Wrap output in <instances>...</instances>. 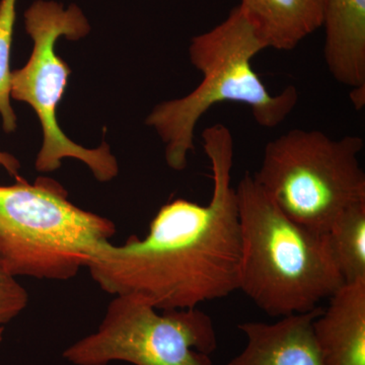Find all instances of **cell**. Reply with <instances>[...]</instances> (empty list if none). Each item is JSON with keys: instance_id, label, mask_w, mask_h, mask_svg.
Masks as SVG:
<instances>
[{"instance_id": "1", "label": "cell", "mask_w": 365, "mask_h": 365, "mask_svg": "<svg viewBox=\"0 0 365 365\" xmlns=\"http://www.w3.org/2000/svg\"><path fill=\"white\" fill-rule=\"evenodd\" d=\"M212 172L206 205L186 199L165 204L143 239L93 250L86 267L107 294H134L155 309H196L239 290L242 239L237 191L232 185L235 144L225 125L202 133Z\"/></svg>"}, {"instance_id": "2", "label": "cell", "mask_w": 365, "mask_h": 365, "mask_svg": "<svg viewBox=\"0 0 365 365\" xmlns=\"http://www.w3.org/2000/svg\"><path fill=\"white\" fill-rule=\"evenodd\" d=\"M237 191L242 254L239 289L269 316L304 314L343 284L326 232L295 222L245 173Z\"/></svg>"}, {"instance_id": "3", "label": "cell", "mask_w": 365, "mask_h": 365, "mask_svg": "<svg viewBox=\"0 0 365 365\" xmlns=\"http://www.w3.org/2000/svg\"><path fill=\"white\" fill-rule=\"evenodd\" d=\"M267 49L239 6L212 30L195 36L189 46L192 66L202 81L189 95L155 106L146 118L165 143L168 165L184 170L194 150L199 120L220 103H237L251 109L255 121L265 128L282 124L299 102V91L287 86L272 95L252 66L257 54Z\"/></svg>"}, {"instance_id": "4", "label": "cell", "mask_w": 365, "mask_h": 365, "mask_svg": "<svg viewBox=\"0 0 365 365\" xmlns=\"http://www.w3.org/2000/svg\"><path fill=\"white\" fill-rule=\"evenodd\" d=\"M116 230L108 218L72 204L54 180L30 184L19 177L0 186V260L16 277L71 279Z\"/></svg>"}, {"instance_id": "5", "label": "cell", "mask_w": 365, "mask_h": 365, "mask_svg": "<svg viewBox=\"0 0 365 365\" xmlns=\"http://www.w3.org/2000/svg\"><path fill=\"white\" fill-rule=\"evenodd\" d=\"M364 148L360 136L292 129L266 144L253 177L285 215L327 232L343 211L365 202Z\"/></svg>"}, {"instance_id": "6", "label": "cell", "mask_w": 365, "mask_h": 365, "mask_svg": "<svg viewBox=\"0 0 365 365\" xmlns=\"http://www.w3.org/2000/svg\"><path fill=\"white\" fill-rule=\"evenodd\" d=\"M24 19L26 32L33 40V51L25 66L11 71V96L30 105L39 118L43 143L36 169L54 172L61 167L63 158H78L98 181H111L119 168L109 145L104 143L90 150L74 143L62 132L56 117L71 71L55 52V45L61 37L71 41L86 37L91 32L88 19L76 4L64 9L63 4L53 0H36Z\"/></svg>"}, {"instance_id": "7", "label": "cell", "mask_w": 365, "mask_h": 365, "mask_svg": "<svg viewBox=\"0 0 365 365\" xmlns=\"http://www.w3.org/2000/svg\"><path fill=\"white\" fill-rule=\"evenodd\" d=\"M158 309L134 294L115 295L97 331L63 352L74 365H212V319L199 309Z\"/></svg>"}, {"instance_id": "8", "label": "cell", "mask_w": 365, "mask_h": 365, "mask_svg": "<svg viewBox=\"0 0 365 365\" xmlns=\"http://www.w3.org/2000/svg\"><path fill=\"white\" fill-rule=\"evenodd\" d=\"M322 311L319 307L307 313L283 317L273 324H240L247 344L227 365H325L313 330L314 319Z\"/></svg>"}, {"instance_id": "9", "label": "cell", "mask_w": 365, "mask_h": 365, "mask_svg": "<svg viewBox=\"0 0 365 365\" xmlns=\"http://www.w3.org/2000/svg\"><path fill=\"white\" fill-rule=\"evenodd\" d=\"M324 55L338 83L351 88L355 109L365 105V0H326Z\"/></svg>"}, {"instance_id": "10", "label": "cell", "mask_w": 365, "mask_h": 365, "mask_svg": "<svg viewBox=\"0 0 365 365\" xmlns=\"http://www.w3.org/2000/svg\"><path fill=\"white\" fill-rule=\"evenodd\" d=\"M314 340L325 365H365V280L344 283L314 319Z\"/></svg>"}, {"instance_id": "11", "label": "cell", "mask_w": 365, "mask_h": 365, "mask_svg": "<svg viewBox=\"0 0 365 365\" xmlns=\"http://www.w3.org/2000/svg\"><path fill=\"white\" fill-rule=\"evenodd\" d=\"M326 0H242L266 48L290 51L324 24Z\"/></svg>"}, {"instance_id": "12", "label": "cell", "mask_w": 365, "mask_h": 365, "mask_svg": "<svg viewBox=\"0 0 365 365\" xmlns=\"http://www.w3.org/2000/svg\"><path fill=\"white\" fill-rule=\"evenodd\" d=\"M326 234L344 283L365 280V202L343 211Z\"/></svg>"}, {"instance_id": "13", "label": "cell", "mask_w": 365, "mask_h": 365, "mask_svg": "<svg viewBox=\"0 0 365 365\" xmlns=\"http://www.w3.org/2000/svg\"><path fill=\"white\" fill-rule=\"evenodd\" d=\"M18 0H0V117L2 129L11 133L16 129V116L11 104V54L16 6Z\"/></svg>"}, {"instance_id": "14", "label": "cell", "mask_w": 365, "mask_h": 365, "mask_svg": "<svg viewBox=\"0 0 365 365\" xmlns=\"http://www.w3.org/2000/svg\"><path fill=\"white\" fill-rule=\"evenodd\" d=\"M28 304V292L0 260V327L18 317Z\"/></svg>"}, {"instance_id": "15", "label": "cell", "mask_w": 365, "mask_h": 365, "mask_svg": "<svg viewBox=\"0 0 365 365\" xmlns=\"http://www.w3.org/2000/svg\"><path fill=\"white\" fill-rule=\"evenodd\" d=\"M0 165L11 176L16 177V179L20 177L19 170L21 169V163L11 153L0 150Z\"/></svg>"}, {"instance_id": "16", "label": "cell", "mask_w": 365, "mask_h": 365, "mask_svg": "<svg viewBox=\"0 0 365 365\" xmlns=\"http://www.w3.org/2000/svg\"><path fill=\"white\" fill-rule=\"evenodd\" d=\"M4 327H0V343L2 342V339H4Z\"/></svg>"}]
</instances>
